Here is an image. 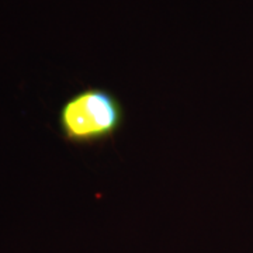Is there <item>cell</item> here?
<instances>
[{
    "label": "cell",
    "mask_w": 253,
    "mask_h": 253,
    "mask_svg": "<svg viewBox=\"0 0 253 253\" xmlns=\"http://www.w3.org/2000/svg\"><path fill=\"white\" fill-rule=\"evenodd\" d=\"M126 123V107L116 93L87 86L71 94L58 111L59 135L72 146H96L113 141Z\"/></svg>",
    "instance_id": "1"
}]
</instances>
